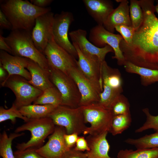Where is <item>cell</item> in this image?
<instances>
[{
    "label": "cell",
    "instance_id": "1",
    "mask_svg": "<svg viewBox=\"0 0 158 158\" xmlns=\"http://www.w3.org/2000/svg\"><path fill=\"white\" fill-rule=\"evenodd\" d=\"M143 21L135 31L131 42L123 39L120 48L126 61L137 66L158 70V19L154 12V1L140 0Z\"/></svg>",
    "mask_w": 158,
    "mask_h": 158
},
{
    "label": "cell",
    "instance_id": "2",
    "mask_svg": "<svg viewBox=\"0 0 158 158\" xmlns=\"http://www.w3.org/2000/svg\"><path fill=\"white\" fill-rule=\"evenodd\" d=\"M0 7L11 24V31L23 30L32 32L36 18L51 10L50 7L40 8L27 0L1 1Z\"/></svg>",
    "mask_w": 158,
    "mask_h": 158
},
{
    "label": "cell",
    "instance_id": "3",
    "mask_svg": "<svg viewBox=\"0 0 158 158\" xmlns=\"http://www.w3.org/2000/svg\"><path fill=\"white\" fill-rule=\"evenodd\" d=\"M31 32L23 30H13L4 39L12 50V55L32 60L49 71L50 66L47 59L35 46Z\"/></svg>",
    "mask_w": 158,
    "mask_h": 158
},
{
    "label": "cell",
    "instance_id": "4",
    "mask_svg": "<svg viewBox=\"0 0 158 158\" xmlns=\"http://www.w3.org/2000/svg\"><path fill=\"white\" fill-rule=\"evenodd\" d=\"M56 125L48 117L37 119H29V121L18 127L16 133L30 131V139L26 142L18 143L16 146L18 150L22 151L29 148L37 149L41 146L45 140L54 131Z\"/></svg>",
    "mask_w": 158,
    "mask_h": 158
},
{
    "label": "cell",
    "instance_id": "5",
    "mask_svg": "<svg viewBox=\"0 0 158 158\" xmlns=\"http://www.w3.org/2000/svg\"><path fill=\"white\" fill-rule=\"evenodd\" d=\"M56 126H62L66 134L83 133L87 127L81 108H72L63 105L57 106L48 116Z\"/></svg>",
    "mask_w": 158,
    "mask_h": 158
},
{
    "label": "cell",
    "instance_id": "6",
    "mask_svg": "<svg viewBox=\"0 0 158 158\" xmlns=\"http://www.w3.org/2000/svg\"><path fill=\"white\" fill-rule=\"evenodd\" d=\"M85 122L90 123L83 133L84 135H96L110 130L113 116L111 111L98 103L80 107Z\"/></svg>",
    "mask_w": 158,
    "mask_h": 158
},
{
    "label": "cell",
    "instance_id": "7",
    "mask_svg": "<svg viewBox=\"0 0 158 158\" xmlns=\"http://www.w3.org/2000/svg\"><path fill=\"white\" fill-rule=\"evenodd\" d=\"M49 72L51 81L61 95V105L72 108L79 107L81 95L73 79L69 75L50 67Z\"/></svg>",
    "mask_w": 158,
    "mask_h": 158
},
{
    "label": "cell",
    "instance_id": "8",
    "mask_svg": "<svg viewBox=\"0 0 158 158\" xmlns=\"http://www.w3.org/2000/svg\"><path fill=\"white\" fill-rule=\"evenodd\" d=\"M1 85L13 92L16 97L13 103L18 109L31 104L43 92L30 84L28 80L17 75L8 77L1 83Z\"/></svg>",
    "mask_w": 158,
    "mask_h": 158
},
{
    "label": "cell",
    "instance_id": "9",
    "mask_svg": "<svg viewBox=\"0 0 158 158\" xmlns=\"http://www.w3.org/2000/svg\"><path fill=\"white\" fill-rule=\"evenodd\" d=\"M123 39L121 35L115 34L105 29L103 25H98L90 30L89 41L95 46L102 48L108 45L114 51V55L112 58L117 60L118 65H123L126 60L120 48V43Z\"/></svg>",
    "mask_w": 158,
    "mask_h": 158
},
{
    "label": "cell",
    "instance_id": "10",
    "mask_svg": "<svg viewBox=\"0 0 158 158\" xmlns=\"http://www.w3.org/2000/svg\"><path fill=\"white\" fill-rule=\"evenodd\" d=\"M44 54L49 66L68 74L73 68L78 66L77 60L54 41L53 36L49 40Z\"/></svg>",
    "mask_w": 158,
    "mask_h": 158
},
{
    "label": "cell",
    "instance_id": "11",
    "mask_svg": "<svg viewBox=\"0 0 158 158\" xmlns=\"http://www.w3.org/2000/svg\"><path fill=\"white\" fill-rule=\"evenodd\" d=\"M74 20L71 12L62 11L60 13L55 14L54 16L53 33L55 42L76 59H78L77 50L68 37V30Z\"/></svg>",
    "mask_w": 158,
    "mask_h": 158
},
{
    "label": "cell",
    "instance_id": "12",
    "mask_svg": "<svg viewBox=\"0 0 158 158\" xmlns=\"http://www.w3.org/2000/svg\"><path fill=\"white\" fill-rule=\"evenodd\" d=\"M87 31L81 29L72 31L69 33L72 43L76 45L81 52L90 59L101 63L105 60L107 54L114 53L113 49L109 45L102 48L95 46L87 40Z\"/></svg>",
    "mask_w": 158,
    "mask_h": 158
},
{
    "label": "cell",
    "instance_id": "13",
    "mask_svg": "<svg viewBox=\"0 0 158 158\" xmlns=\"http://www.w3.org/2000/svg\"><path fill=\"white\" fill-rule=\"evenodd\" d=\"M54 15L50 11L38 17L32 31V37L35 46L43 54L49 40L53 36Z\"/></svg>",
    "mask_w": 158,
    "mask_h": 158
},
{
    "label": "cell",
    "instance_id": "14",
    "mask_svg": "<svg viewBox=\"0 0 158 158\" xmlns=\"http://www.w3.org/2000/svg\"><path fill=\"white\" fill-rule=\"evenodd\" d=\"M66 133L62 126H56L53 132L48 137L46 144L36 149V152L45 158H61L69 149L65 143L64 135Z\"/></svg>",
    "mask_w": 158,
    "mask_h": 158
},
{
    "label": "cell",
    "instance_id": "15",
    "mask_svg": "<svg viewBox=\"0 0 158 158\" xmlns=\"http://www.w3.org/2000/svg\"><path fill=\"white\" fill-rule=\"evenodd\" d=\"M68 74L75 82L81 95L79 107L99 102L100 94L91 82L80 72L78 67L72 68Z\"/></svg>",
    "mask_w": 158,
    "mask_h": 158
},
{
    "label": "cell",
    "instance_id": "16",
    "mask_svg": "<svg viewBox=\"0 0 158 158\" xmlns=\"http://www.w3.org/2000/svg\"><path fill=\"white\" fill-rule=\"evenodd\" d=\"M72 44L77 52L78 68L101 94L103 90L101 63L96 62L90 59L81 52L76 45Z\"/></svg>",
    "mask_w": 158,
    "mask_h": 158
},
{
    "label": "cell",
    "instance_id": "17",
    "mask_svg": "<svg viewBox=\"0 0 158 158\" xmlns=\"http://www.w3.org/2000/svg\"><path fill=\"white\" fill-rule=\"evenodd\" d=\"M29 61L28 58L13 55L0 50V63L8 73L7 78L12 75H17L28 80H30V74L26 69Z\"/></svg>",
    "mask_w": 158,
    "mask_h": 158
},
{
    "label": "cell",
    "instance_id": "18",
    "mask_svg": "<svg viewBox=\"0 0 158 158\" xmlns=\"http://www.w3.org/2000/svg\"><path fill=\"white\" fill-rule=\"evenodd\" d=\"M101 71L102 93L111 95L121 93L123 90L122 80L119 70L111 68L105 60L101 63Z\"/></svg>",
    "mask_w": 158,
    "mask_h": 158
},
{
    "label": "cell",
    "instance_id": "19",
    "mask_svg": "<svg viewBox=\"0 0 158 158\" xmlns=\"http://www.w3.org/2000/svg\"><path fill=\"white\" fill-rule=\"evenodd\" d=\"M83 1L90 16L98 25H103L114 8L109 0H83Z\"/></svg>",
    "mask_w": 158,
    "mask_h": 158
},
{
    "label": "cell",
    "instance_id": "20",
    "mask_svg": "<svg viewBox=\"0 0 158 158\" xmlns=\"http://www.w3.org/2000/svg\"><path fill=\"white\" fill-rule=\"evenodd\" d=\"M119 2L118 6L109 15L103 26L108 31L114 33L115 27L120 25L131 26L129 13L128 1L127 0H116Z\"/></svg>",
    "mask_w": 158,
    "mask_h": 158
},
{
    "label": "cell",
    "instance_id": "21",
    "mask_svg": "<svg viewBox=\"0 0 158 158\" xmlns=\"http://www.w3.org/2000/svg\"><path fill=\"white\" fill-rule=\"evenodd\" d=\"M108 132L96 135H88L86 139L90 150L87 158H112L108 154L110 146L106 137Z\"/></svg>",
    "mask_w": 158,
    "mask_h": 158
},
{
    "label": "cell",
    "instance_id": "22",
    "mask_svg": "<svg viewBox=\"0 0 158 158\" xmlns=\"http://www.w3.org/2000/svg\"><path fill=\"white\" fill-rule=\"evenodd\" d=\"M26 68L31 77L28 82L35 87L43 91L54 86L50 79L49 71L44 69L37 63L29 59Z\"/></svg>",
    "mask_w": 158,
    "mask_h": 158
},
{
    "label": "cell",
    "instance_id": "23",
    "mask_svg": "<svg viewBox=\"0 0 158 158\" xmlns=\"http://www.w3.org/2000/svg\"><path fill=\"white\" fill-rule=\"evenodd\" d=\"M123 66L127 72L140 76L141 84L143 86H148L158 82V70L139 67L127 61Z\"/></svg>",
    "mask_w": 158,
    "mask_h": 158
},
{
    "label": "cell",
    "instance_id": "24",
    "mask_svg": "<svg viewBox=\"0 0 158 158\" xmlns=\"http://www.w3.org/2000/svg\"><path fill=\"white\" fill-rule=\"evenodd\" d=\"M57 106L50 104H31L23 106L18 109L23 116L29 119H37L47 117Z\"/></svg>",
    "mask_w": 158,
    "mask_h": 158
},
{
    "label": "cell",
    "instance_id": "25",
    "mask_svg": "<svg viewBox=\"0 0 158 158\" xmlns=\"http://www.w3.org/2000/svg\"><path fill=\"white\" fill-rule=\"evenodd\" d=\"M61 95L54 86L43 91L42 93L33 102L37 105L50 104L56 106L61 105Z\"/></svg>",
    "mask_w": 158,
    "mask_h": 158
},
{
    "label": "cell",
    "instance_id": "26",
    "mask_svg": "<svg viewBox=\"0 0 158 158\" xmlns=\"http://www.w3.org/2000/svg\"><path fill=\"white\" fill-rule=\"evenodd\" d=\"M124 142L134 146L137 149H150L158 147V132L147 135L137 139L128 138Z\"/></svg>",
    "mask_w": 158,
    "mask_h": 158
},
{
    "label": "cell",
    "instance_id": "27",
    "mask_svg": "<svg viewBox=\"0 0 158 158\" xmlns=\"http://www.w3.org/2000/svg\"><path fill=\"white\" fill-rule=\"evenodd\" d=\"M117 158H158V147L150 149L121 150Z\"/></svg>",
    "mask_w": 158,
    "mask_h": 158
},
{
    "label": "cell",
    "instance_id": "28",
    "mask_svg": "<svg viewBox=\"0 0 158 158\" xmlns=\"http://www.w3.org/2000/svg\"><path fill=\"white\" fill-rule=\"evenodd\" d=\"M24 134V133H11L8 135L4 131L0 135V155L2 158H15L12 149V143L16 138Z\"/></svg>",
    "mask_w": 158,
    "mask_h": 158
},
{
    "label": "cell",
    "instance_id": "29",
    "mask_svg": "<svg viewBox=\"0 0 158 158\" xmlns=\"http://www.w3.org/2000/svg\"><path fill=\"white\" fill-rule=\"evenodd\" d=\"M131 121L130 114L113 116L109 132L113 135L121 134L129 127Z\"/></svg>",
    "mask_w": 158,
    "mask_h": 158
},
{
    "label": "cell",
    "instance_id": "30",
    "mask_svg": "<svg viewBox=\"0 0 158 158\" xmlns=\"http://www.w3.org/2000/svg\"><path fill=\"white\" fill-rule=\"evenodd\" d=\"M130 104L128 99L121 94L114 101L109 110L114 116L130 114Z\"/></svg>",
    "mask_w": 158,
    "mask_h": 158
},
{
    "label": "cell",
    "instance_id": "31",
    "mask_svg": "<svg viewBox=\"0 0 158 158\" xmlns=\"http://www.w3.org/2000/svg\"><path fill=\"white\" fill-rule=\"evenodd\" d=\"M129 13L132 25L135 30L141 24L143 19V13L139 0H130Z\"/></svg>",
    "mask_w": 158,
    "mask_h": 158
},
{
    "label": "cell",
    "instance_id": "32",
    "mask_svg": "<svg viewBox=\"0 0 158 158\" xmlns=\"http://www.w3.org/2000/svg\"><path fill=\"white\" fill-rule=\"evenodd\" d=\"M17 118L23 119L25 122L29 120L28 118L22 115L13 103L11 107L8 109H5L2 106L0 107V123L7 120H10L12 123L14 124L16 122Z\"/></svg>",
    "mask_w": 158,
    "mask_h": 158
},
{
    "label": "cell",
    "instance_id": "33",
    "mask_svg": "<svg viewBox=\"0 0 158 158\" xmlns=\"http://www.w3.org/2000/svg\"><path fill=\"white\" fill-rule=\"evenodd\" d=\"M142 110L146 116V121L142 126L135 130V133H141L150 129L158 132V115L156 116L152 115L148 108H144Z\"/></svg>",
    "mask_w": 158,
    "mask_h": 158
},
{
    "label": "cell",
    "instance_id": "34",
    "mask_svg": "<svg viewBox=\"0 0 158 158\" xmlns=\"http://www.w3.org/2000/svg\"><path fill=\"white\" fill-rule=\"evenodd\" d=\"M115 30L121 34L126 43L130 44L131 42L135 31L132 26L120 25L115 27Z\"/></svg>",
    "mask_w": 158,
    "mask_h": 158
},
{
    "label": "cell",
    "instance_id": "35",
    "mask_svg": "<svg viewBox=\"0 0 158 158\" xmlns=\"http://www.w3.org/2000/svg\"><path fill=\"white\" fill-rule=\"evenodd\" d=\"M34 148H29L25 150H17L14 152L15 158H45L39 154Z\"/></svg>",
    "mask_w": 158,
    "mask_h": 158
},
{
    "label": "cell",
    "instance_id": "36",
    "mask_svg": "<svg viewBox=\"0 0 158 158\" xmlns=\"http://www.w3.org/2000/svg\"><path fill=\"white\" fill-rule=\"evenodd\" d=\"M61 158H87L86 153L75 150L74 147L66 152Z\"/></svg>",
    "mask_w": 158,
    "mask_h": 158
},
{
    "label": "cell",
    "instance_id": "37",
    "mask_svg": "<svg viewBox=\"0 0 158 158\" xmlns=\"http://www.w3.org/2000/svg\"><path fill=\"white\" fill-rule=\"evenodd\" d=\"M78 135L76 133L70 134H65L64 139L67 147L69 149L73 148L75 145Z\"/></svg>",
    "mask_w": 158,
    "mask_h": 158
},
{
    "label": "cell",
    "instance_id": "38",
    "mask_svg": "<svg viewBox=\"0 0 158 158\" xmlns=\"http://www.w3.org/2000/svg\"><path fill=\"white\" fill-rule=\"evenodd\" d=\"M74 148L76 150L82 152H88L90 150L87 140L83 136L78 137Z\"/></svg>",
    "mask_w": 158,
    "mask_h": 158
},
{
    "label": "cell",
    "instance_id": "39",
    "mask_svg": "<svg viewBox=\"0 0 158 158\" xmlns=\"http://www.w3.org/2000/svg\"><path fill=\"white\" fill-rule=\"evenodd\" d=\"M0 27L1 29L11 30L12 29L11 23L6 16L0 9Z\"/></svg>",
    "mask_w": 158,
    "mask_h": 158
},
{
    "label": "cell",
    "instance_id": "40",
    "mask_svg": "<svg viewBox=\"0 0 158 158\" xmlns=\"http://www.w3.org/2000/svg\"><path fill=\"white\" fill-rule=\"evenodd\" d=\"M52 0H30V2L34 5L40 8H45L49 5Z\"/></svg>",
    "mask_w": 158,
    "mask_h": 158
},
{
    "label": "cell",
    "instance_id": "41",
    "mask_svg": "<svg viewBox=\"0 0 158 158\" xmlns=\"http://www.w3.org/2000/svg\"><path fill=\"white\" fill-rule=\"evenodd\" d=\"M4 37L0 32V49L12 55V51L10 47L5 40Z\"/></svg>",
    "mask_w": 158,
    "mask_h": 158
},
{
    "label": "cell",
    "instance_id": "42",
    "mask_svg": "<svg viewBox=\"0 0 158 158\" xmlns=\"http://www.w3.org/2000/svg\"><path fill=\"white\" fill-rule=\"evenodd\" d=\"M8 75V73L7 72L0 63V80L1 82V83L6 79Z\"/></svg>",
    "mask_w": 158,
    "mask_h": 158
},
{
    "label": "cell",
    "instance_id": "43",
    "mask_svg": "<svg viewBox=\"0 0 158 158\" xmlns=\"http://www.w3.org/2000/svg\"><path fill=\"white\" fill-rule=\"evenodd\" d=\"M157 4L154 6V10L155 12H156L158 14V1H157Z\"/></svg>",
    "mask_w": 158,
    "mask_h": 158
}]
</instances>
